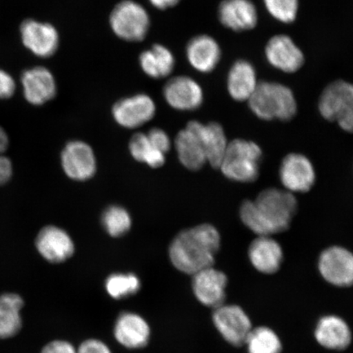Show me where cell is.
Masks as SVG:
<instances>
[{
	"instance_id": "6da1fadb",
	"label": "cell",
	"mask_w": 353,
	"mask_h": 353,
	"mask_svg": "<svg viewBox=\"0 0 353 353\" xmlns=\"http://www.w3.org/2000/svg\"><path fill=\"white\" fill-rule=\"evenodd\" d=\"M298 202L287 190L268 188L255 201L243 202L240 210L242 223L258 236H271L289 228Z\"/></svg>"
},
{
	"instance_id": "7a4b0ae2",
	"label": "cell",
	"mask_w": 353,
	"mask_h": 353,
	"mask_svg": "<svg viewBox=\"0 0 353 353\" xmlns=\"http://www.w3.org/2000/svg\"><path fill=\"white\" fill-rule=\"evenodd\" d=\"M221 237L210 224H201L176 236L170 246V258L175 268L194 275L213 267L220 249Z\"/></svg>"
},
{
	"instance_id": "3957f363",
	"label": "cell",
	"mask_w": 353,
	"mask_h": 353,
	"mask_svg": "<svg viewBox=\"0 0 353 353\" xmlns=\"http://www.w3.org/2000/svg\"><path fill=\"white\" fill-rule=\"evenodd\" d=\"M248 101L255 116L264 121H288L297 113L293 92L279 83L259 82Z\"/></svg>"
},
{
	"instance_id": "277c9868",
	"label": "cell",
	"mask_w": 353,
	"mask_h": 353,
	"mask_svg": "<svg viewBox=\"0 0 353 353\" xmlns=\"http://www.w3.org/2000/svg\"><path fill=\"white\" fill-rule=\"evenodd\" d=\"M262 150L257 144L244 139L228 143L219 169L228 179L249 183L258 179Z\"/></svg>"
},
{
	"instance_id": "5b68a950",
	"label": "cell",
	"mask_w": 353,
	"mask_h": 353,
	"mask_svg": "<svg viewBox=\"0 0 353 353\" xmlns=\"http://www.w3.org/2000/svg\"><path fill=\"white\" fill-rule=\"evenodd\" d=\"M319 108L325 120L353 132V83L344 81L330 83L322 92Z\"/></svg>"
},
{
	"instance_id": "8992f818",
	"label": "cell",
	"mask_w": 353,
	"mask_h": 353,
	"mask_svg": "<svg viewBox=\"0 0 353 353\" xmlns=\"http://www.w3.org/2000/svg\"><path fill=\"white\" fill-rule=\"evenodd\" d=\"M112 32L123 41H142L150 28L148 12L134 0H123L113 8L110 16Z\"/></svg>"
},
{
	"instance_id": "52a82bcc",
	"label": "cell",
	"mask_w": 353,
	"mask_h": 353,
	"mask_svg": "<svg viewBox=\"0 0 353 353\" xmlns=\"http://www.w3.org/2000/svg\"><path fill=\"white\" fill-rule=\"evenodd\" d=\"M213 322L215 328L233 347L244 346L253 325L244 311L236 304H223L214 308Z\"/></svg>"
},
{
	"instance_id": "ba28073f",
	"label": "cell",
	"mask_w": 353,
	"mask_h": 353,
	"mask_svg": "<svg viewBox=\"0 0 353 353\" xmlns=\"http://www.w3.org/2000/svg\"><path fill=\"white\" fill-rule=\"evenodd\" d=\"M317 268L327 283L339 288L353 285V254L341 246H331L322 251Z\"/></svg>"
},
{
	"instance_id": "9c48e42d",
	"label": "cell",
	"mask_w": 353,
	"mask_h": 353,
	"mask_svg": "<svg viewBox=\"0 0 353 353\" xmlns=\"http://www.w3.org/2000/svg\"><path fill=\"white\" fill-rule=\"evenodd\" d=\"M20 32L22 43L35 56L48 59L59 50V34L52 24L26 19L21 24Z\"/></svg>"
},
{
	"instance_id": "30bf717a",
	"label": "cell",
	"mask_w": 353,
	"mask_h": 353,
	"mask_svg": "<svg viewBox=\"0 0 353 353\" xmlns=\"http://www.w3.org/2000/svg\"><path fill=\"white\" fill-rule=\"evenodd\" d=\"M280 179L287 191L291 193L307 192L315 183L314 167L303 154L291 153L282 161Z\"/></svg>"
},
{
	"instance_id": "8fae6325",
	"label": "cell",
	"mask_w": 353,
	"mask_h": 353,
	"mask_svg": "<svg viewBox=\"0 0 353 353\" xmlns=\"http://www.w3.org/2000/svg\"><path fill=\"white\" fill-rule=\"evenodd\" d=\"M156 110L151 97L140 94L118 101L112 108V116L121 126L135 129L151 121Z\"/></svg>"
},
{
	"instance_id": "7c38bea8",
	"label": "cell",
	"mask_w": 353,
	"mask_h": 353,
	"mask_svg": "<svg viewBox=\"0 0 353 353\" xmlns=\"http://www.w3.org/2000/svg\"><path fill=\"white\" fill-rule=\"evenodd\" d=\"M228 282L224 272L214 266L205 268L193 275V292L203 305L216 308L224 303Z\"/></svg>"
},
{
	"instance_id": "4fadbf2b",
	"label": "cell",
	"mask_w": 353,
	"mask_h": 353,
	"mask_svg": "<svg viewBox=\"0 0 353 353\" xmlns=\"http://www.w3.org/2000/svg\"><path fill=\"white\" fill-rule=\"evenodd\" d=\"M61 166L70 179L86 181L94 175L96 158L90 145L81 141L66 144L61 156Z\"/></svg>"
},
{
	"instance_id": "5bb4252c",
	"label": "cell",
	"mask_w": 353,
	"mask_h": 353,
	"mask_svg": "<svg viewBox=\"0 0 353 353\" xmlns=\"http://www.w3.org/2000/svg\"><path fill=\"white\" fill-rule=\"evenodd\" d=\"M203 123L191 121L175 139V148L181 164L188 170L196 171L206 164L204 145L201 139Z\"/></svg>"
},
{
	"instance_id": "9a60e30c",
	"label": "cell",
	"mask_w": 353,
	"mask_h": 353,
	"mask_svg": "<svg viewBox=\"0 0 353 353\" xmlns=\"http://www.w3.org/2000/svg\"><path fill=\"white\" fill-rule=\"evenodd\" d=\"M265 56L269 64L285 73L297 72L305 61L302 50L285 34H277L269 39Z\"/></svg>"
},
{
	"instance_id": "2e32d148",
	"label": "cell",
	"mask_w": 353,
	"mask_h": 353,
	"mask_svg": "<svg viewBox=\"0 0 353 353\" xmlns=\"http://www.w3.org/2000/svg\"><path fill=\"white\" fill-rule=\"evenodd\" d=\"M35 246L39 254L52 263L65 262L74 252V242L69 234L55 226L42 228L35 240Z\"/></svg>"
},
{
	"instance_id": "e0dca14e",
	"label": "cell",
	"mask_w": 353,
	"mask_h": 353,
	"mask_svg": "<svg viewBox=\"0 0 353 353\" xmlns=\"http://www.w3.org/2000/svg\"><path fill=\"white\" fill-rule=\"evenodd\" d=\"M21 81L23 94L29 103L41 105L55 98L57 83L54 74L43 66L26 70Z\"/></svg>"
},
{
	"instance_id": "ac0fdd59",
	"label": "cell",
	"mask_w": 353,
	"mask_h": 353,
	"mask_svg": "<svg viewBox=\"0 0 353 353\" xmlns=\"http://www.w3.org/2000/svg\"><path fill=\"white\" fill-rule=\"evenodd\" d=\"M165 99L170 107L179 110H194L201 107L204 94L200 85L191 77H176L166 83Z\"/></svg>"
},
{
	"instance_id": "d6986e66",
	"label": "cell",
	"mask_w": 353,
	"mask_h": 353,
	"mask_svg": "<svg viewBox=\"0 0 353 353\" xmlns=\"http://www.w3.org/2000/svg\"><path fill=\"white\" fill-rule=\"evenodd\" d=\"M314 336L320 346L332 351L346 350L352 341L350 325L336 315L322 316L317 321Z\"/></svg>"
},
{
	"instance_id": "ffe728a7",
	"label": "cell",
	"mask_w": 353,
	"mask_h": 353,
	"mask_svg": "<svg viewBox=\"0 0 353 353\" xmlns=\"http://www.w3.org/2000/svg\"><path fill=\"white\" fill-rule=\"evenodd\" d=\"M219 19L225 28L234 32L254 29L258 23V12L250 0H223L219 8Z\"/></svg>"
},
{
	"instance_id": "44dd1931",
	"label": "cell",
	"mask_w": 353,
	"mask_h": 353,
	"mask_svg": "<svg viewBox=\"0 0 353 353\" xmlns=\"http://www.w3.org/2000/svg\"><path fill=\"white\" fill-rule=\"evenodd\" d=\"M248 255L256 270L266 275L279 271L284 257L279 243L271 236L256 238L250 245Z\"/></svg>"
},
{
	"instance_id": "7402d4cb",
	"label": "cell",
	"mask_w": 353,
	"mask_h": 353,
	"mask_svg": "<svg viewBox=\"0 0 353 353\" xmlns=\"http://www.w3.org/2000/svg\"><path fill=\"white\" fill-rule=\"evenodd\" d=\"M114 337L123 347L140 348L147 345L151 330L148 322L136 313H123L114 325Z\"/></svg>"
},
{
	"instance_id": "603a6c76",
	"label": "cell",
	"mask_w": 353,
	"mask_h": 353,
	"mask_svg": "<svg viewBox=\"0 0 353 353\" xmlns=\"http://www.w3.org/2000/svg\"><path fill=\"white\" fill-rule=\"evenodd\" d=\"M190 65L199 72H213L221 59V48L214 38L201 34L189 41L186 48Z\"/></svg>"
},
{
	"instance_id": "cb8c5ba5",
	"label": "cell",
	"mask_w": 353,
	"mask_h": 353,
	"mask_svg": "<svg viewBox=\"0 0 353 353\" xmlns=\"http://www.w3.org/2000/svg\"><path fill=\"white\" fill-rule=\"evenodd\" d=\"M258 83L256 70L248 61H237L229 70L228 90L234 100L249 101Z\"/></svg>"
},
{
	"instance_id": "d4e9b609",
	"label": "cell",
	"mask_w": 353,
	"mask_h": 353,
	"mask_svg": "<svg viewBox=\"0 0 353 353\" xmlns=\"http://www.w3.org/2000/svg\"><path fill=\"white\" fill-rule=\"evenodd\" d=\"M24 300L15 293L0 294V339L14 337L22 327Z\"/></svg>"
},
{
	"instance_id": "484cf974",
	"label": "cell",
	"mask_w": 353,
	"mask_h": 353,
	"mask_svg": "<svg viewBox=\"0 0 353 353\" xmlns=\"http://www.w3.org/2000/svg\"><path fill=\"white\" fill-rule=\"evenodd\" d=\"M139 64L145 74L153 79L169 77L175 65V59L169 48L154 44L139 57Z\"/></svg>"
},
{
	"instance_id": "4316f807",
	"label": "cell",
	"mask_w": 353,
	"mask_h": 353,
	"mask_svg": "<svg viewBox=\"0 0 353 353\" xmlns=\"http://www.w3.org/2000/svg\"><path fill=\"white\" fill-rule=\"evenodd\" d=\"M201 139L207 162L214 169H219L229 143L223 128L215 122L203 125Z\"/></svg>"
},
{
	"instance_id": "83f0119b",
	"label": "cell",
	"mask_w": 353,
	"mask_h": 353,
	"mask_svg": "<svg viewBox=\"0 0 353 353\" xmlns=\"http://www.w3.org/2000/svg\"><path fill=\"white\" fill-rule=\"evenodd\" d=\"M244 346L248 353H281L283 347L280 337L268 326L253 328Z\"/></svg>"
},
{
	"instance_id": "f1b7e54d",
	"label": "cell",
	"mask_w": 353,
	"mask_h": 353,
	"mask_svg": "<svg viewBox=\"0 0 353 353\" xmlns=\"http://www.w3.org/2000/svg\"><path fill=\"white\" fill-rule=\"evenodd\" d=\"M130 151L136 161L152 168H160L165 164V154L159 151L150 143L147 134L139 132L132 137Z\"/></svg>"
},
{
	"instance_id": "f546056e",
	"label": "cell",
	"mask_w": 353,
	"mask_h": 353,
	"mask_svg": "<svg viewBox=\"0 0 353 353\" xmlns=\"http://www.w3.org/2000/svg\"><path fill=\"white\" fill-rule=\"evenodd\" d=\"M105 230L110 236L120 237L130 230L131 216L125 208L119 205L110 206L101 218Z\"/></svg>"
},
{
	"instance_id": "4dcf8cb0",
	"label": "cell",
	"mask_w": 353,
	"mask_h": 353,
	"mask_svg": "<svg viewBox=\"0 0 353 353\" xmlns=\"http://www.w3.org/2000/svg\"><path fill=\"white\" fill-rule=\"evenodd\" d=\"M140 281L134 274H117L110 275L105 281V290L110 297L114 299H121L134 294L140 289Z\"/></svg>"
},
{
	"instance_id": "1f68e13d",
	"label": "cell",
	"mask_w": 353,
	"mask_h": 353,
	"mask_svg": "<svg viewBox=\"0 0 353 353\" xmlns=\"http://www.w3.org/2000/svg\"><path fill=\"white\" fill-rule=\"evenodd\" d=\"M263 3L273 19L282 23L289 24L296 19L299 0H263Z\"/></svg>"
},
{
	"instance_id": "d6a6232c",
	"label": "cell",
	"mask_w": 353,
	"mask_h": 353,
	"mask_svg": "<svg viewBox=\"0 0 353 353\" xmlns=\"http://www.w3.org/2000/svg\"><path fill=\"white\" fill-rule=\"evenodd\" d=\"M8 147V137L6 132L0 127V186L6 184L12 176V165L10 158L4 153Z\"/></svg>"
},
{
	"instance_id": "836d02e7",
	"label": "cell",
	"mask_w": 353,
	"mask_h": 353,
	"mask_svg": "<svg viewBox=\"0 0 353 353\" xmlns=\"http://www.w3.org/2000/svg\"><path fill=\"white\" fill-rule=\"evenodd\" d=\"M148 138L154 148L166 154L170 151L171 142L169 136L164 130L154 128L147 134Z\"/></svg>"
},
{
	"instance_id": "e575fe53",
	"label": "cell",
	"mask_w": 353,
	"mask_h": 353,
	"mask_svg": "<svg viewBox=\"0 0 353 353\" xmlns=\"http://www.w3.org/2000/svg\"><path fill=\"white\" fill-rule=\"evenodd\" d=\"M16 83L10 74L0 69V99H8L14 94Z\"/></svg>"
},
{
	"instance_id": "d590c367",
	"label": "cell",
	"mask_w": 353,
	"mask_h": 353,
	"mask_svg": "<svg viewBox=\"0 0 353 353\" xmlns=\"http://www.w3.org/2000/svg\"><path fill=\"white\" fill-rule=\"evenodd\" d=\"M77 353H112L107 344L98 339H88L79 346Z\"/></svg>"
},
{
	"instance_id": "8d00e7d4",
	"label": "cell",
	"mask_w": 353,
	"mask_h": 353,
	"mask_svg": "<svg viewBox=\"0 0 353 353\" xmlns=\"http://www.w3.org/2000/svg\"><path fill=\"white\" fill-rule=\"evenodd\" d=\"M41 353H77L72 343L65 341H54L46 344Z\"/></svg>"
},
{
	"instance_id": "74e56055",
	"label": "cell",
	"mask_w": 353,
	"mask_h": 353,
	"mask_svg": "<svg viewBox=\"0 0 353 353\" xmlns=\"http://www.w3.org/2000/svg\"><path fill=\"white\" fill-rule=\"evenodd\" d=\"M180 0H149L154 8L158 10H165L168 8L174 7L179 3Z\"/></svg>"
}]
</instances>
